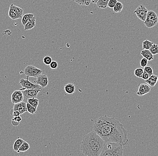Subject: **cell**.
<instances>
[{
  "label": "cell",
  "instance_id": "35",
  "mask_svg": "<svg viewBox=\"0 0 158 156\" xmlns=\"http://www.w3.org/2000/svg\"><path fill=\"white\" fill-rule=\"evenodd\" d=\"M143 86L146 94H148V93H149L151 91V87L147 84H146L143 83Z\"/></svg>",
  "mask_w": 158,
  "mask_h": 156
},
{
  "label": "cell",
  "instance_id": "9",
  "mask_svg": "<svg viewBox=\"0 0 158 156\" xmlns=\"http://www.w3.org/2000/svg\"><path fill=\"white\" fill-rule=\"evenodd\" d=\"M28 77L27 79L21 78L20 79V83L23 88L26 89H42V88L39 85L31 82L28 80Z\"/></svg>",
  "mask_w": 158,
  "mask_h": 156
},
{
  "label": "cell",
  "instance_id": "14",
  "mask_svg": "<svg viewBox=\"0 0 158 156\" xmlns=\"http://www.w3.org/2000/svg\"><path fill=\"white\" fill-rule=\"evenodd\" d=\"M141 55L150 61L154 59V55L151 53L149 50L144 49L143 50H141Z\"/></svg>",
  "mask_w": 158,
  "mask_h": 156
},
{
  "label": "cell",
  "instance_id": "37",
  "mask_svg": "<svg viewBox=\"0 0 158 156\" xmlns=\"http://www.w3.org/2000/svg\"><path fill=\"white\" fill-rule=\"evenodd\" d=\"M13 119H14V120H15V121H17V122H21L22 120V118L20 116L14 117Z\"/></svg>",
  "mask_w": 158,
  "mask_h": 156
},
{
  "label": "cell",
  "instance_id": "11",
  "mask_svg": "<svg viewBox=\"0 0 158 156\" xmlns=\"http://www.w3.org/2000/svg\"><path fill=\"white\" fill-rule=\"evenodd\" d=\"M35 84L39 85L42 88L46 87L48 85V77L46 74H42L37 77L36 81L34 82Z\"/></svg>",
  "mask_w": 158,
  "mask_h": 156
},
{
  "label": "cell",
  "instance_id": "32",
  "mask_svg": "<svg viewBox=\"0 0 158 156\" xmlns=\"http://www.w3.org/2000/svg\"><path fill=\"white\" fill-rule=\"evenodd\" d=\"M148 60H147L146 58H144V57L142 58L140 62L141 66V67H143V68H144V67H146V65H147V64H148Z\"/></svg>",
  "mask_w": 158,
  "mask_h": 156
},
{
  "label": "cell",
  "instance_id": "30",
  "mask_svg": "<svg viewBox=\"0 0 158 156\" xmlns=\"http://www.w3.org/2000/svg\"><path fill=\"white\" fill-rule=\"evenodd\" d=\"M52 61V58L49 56H46L43 59V63L46 65H50Z\"/></svg>",
  "mask_w": 158,
  "mask_h": 156
},
{
  "label": "cell",
  "instance_id": "13",
  "mask_svg": "<svg viewBox=\"0 0 158 156\" xmlns=\"http://www.w3.org/2000/svg\"><path fill=\"white\" fill-rule=\"evenodd\" d=\"M36 25V17H34L29 20L28 22L24 25V30H31L35 27Z\"/></svg>",
  "mask_w": 158,
  "mask_h": 156
},
{
  "label": "cell",
  "instance_id": "31",
  "mask_svg": "<svg viewBox=\"0 0 158 156\" xmlns=\"http://www.w3.org/2000/svg\"><path fill=\"white\" fill-rule=\"evenodd\" d=\"M117 2V0H109L107 7L110 8H113Z\"/></svg>",
  "mask_w": 158,
  "mask_h": 156
},
{
  "label": "cell",
  "instance_id": "25",
  "mask_svg": "<svg viewBox=\"0 0 158 156\" xmlns=\"http://www.w3.org/2000/svg\"><path fill=\"white\" fill-rule=\"evenodd\" d=\"M137 94L139 96H143L146 94L144 88L143 83L139 84L138 90L137 92Z\"/></svg>",
  "mask_w": 158,
  "mask_h": 156
},
{
  "label": "cell",
  "instance_id": "17",
  "mask_svg": "<svg viewBox=\"0 0 158 156\" xmlns=\"http://www.w3.org/2000/svg\"><path fill=\"white\" fill-rule=\"evenodd\" d=\"M34 15L33 14H26L23 16L22 18V24L24 26L30 19L34 17Z\"/></svg>",
  "mask_w": 158,
  "mask_h": 156
},
{
  "label": "cell",
  "instance_id": "3",
  "mask_svg": "<svg viewBox=\"0 0 158 156\" xmlns=\"http://www.w3.org/2000/svg\"><path fill=\"white\" fill-rule=\"evenodd\" d=\"M123 145L117 143L106 142L99 156H122Z\"/></svg>",
  "mask_w": 158,
  "mask_h": 156
},
{
  "label": "cell",
  "instance_id": "39",
  "mask_svg": "<svg viewBox=\"0 0 158 156\" xmlns=\"http://www.w3.org/2000/svg\"><path fill=\"white\" fill-rule=\"evenodd\" d=\"M98 1H99V0H91V3H92V4H96L97 2Z\"/></svg>",
  "mask_w": 158,
  "mask_h": 156
},
{
  "label": "cell",
  "instance_id": "2",
  "mask_svg": "<svg viewBox=\"0 0 158 156\" xmlns=\"http://www.w3.org/2000/svg\"><path fill=\"white\" fill-rule=\"evenodd\" d=\"M105 143L93 130L84 136L80 144L81 150L84 156H99Z\"/></svg>",
  "mask_w": 158,
  "mask_h": 156
},
{
  "label": "cell",
  "instance_id": "34",
  "mask_svg": "<svg viewBox=\"0 0 158 156\" xmlns=\"http://www.w3.org/2000/svg\"><path fill=\"white\" fill-rule=\"evenodd\" d=\"M10 115L14 117L20 116L21 114L18 111H13V109H12L10 111Z\"/></svg>",
  "mask_w": 158,
  "mask_h": 156
},
{
  "label": "cell",
  "instance_id": "28",
  "mask_svg": "<svg viewBox=\"0 0 158 156\" xmlns=\"http://www.w3.org/2000/svg\"><path fill=\"white\" fill-rule=\"evenodd\" d=\"M145 82L151 87H154L157 83L155 82V81H154L151 77H149L148 79L146 80Z\"/></svg>",
  "mask_w": 158,
  "mask_h": 156
},
{
  "label": "cell",
  "instance_id": "18",
  "mask_svg": "<svg viewBox=\"0 0 158 156\" xmlns=\"http://www.w3.org/2000/svg\"><path fill=\"white\" fill-rule=\"evenodd\" d=\"M109 0H99L96 5L99 8L106 9L107 7Z\"/></svg>",
  "mask_w": 158,
  "mask_h": 156
},
{
  "label": "cell",
  "instance_id": "15",
  "mask_svg": "<svg viewBox=\"0 0 158 156\" xmlns=\"http://www.w3.org/2000/svg\"><path fill=\"white\" fill-rule=\"evenodd\" d=\"M64 90L67 94L72 95L76 91L75 85L72 83L67 84L64 86Z\"/></svg>",
  "mask_w": 158,
  "mask_h": 156
},
{
  "label": "cell",
  "instance_id": "26",
  "mask_svg": "<svg viewBox=\"0 0 158 156\" xmlns=\"http://www.w3.org/2000/svg\"><path fill=\"white\" fill-rule=\"evenodd\" d=\"M143 72V69H142V68H138L135 69V70H134V74L135 76L137 77H138V78H141Z\"/></svg>",
  "mask_w": 158,
  "mask_h": 156
},
{
  "label": "cell",
  "instance_id": "5",
  "mask_svg": "<svg viewBox=\"0 0 158 156\" xmlns=\"http://www.w3.org/2000/svg\"><path fill=\"white\" fill-rule=\"evenodd\" d=\"M23 10L22 9L14 4L10 5L8 12V15L12 20H18L22 18L23 16Z\"/></svg>",
  "mask_w": 158,
  "mask_h": 156
},
{
  "label": "cell",
  "instance_id": "21",
  "mask_svg": "<svg viewBox=\"0 0 158 156\" xmlns=\"http://www.w3.org/2000/svg\"><path fill=\"white\" fill-rule=\"evenodd\" d=\"M124 7V5L121 2L118 1L115 7L113 8V10L115 13L121 12Z\"/></svg>",
  "mask_w": 158,
  "mask_h": 156
},
{
  "label": "cell",
  "instance_id": "29",
  "mask_svg": "<svg viewBox=\"0 0 158 156\" xmlns=\"http://www.w3.org/2000/svg\"><path fill=\"white\" fill-rule=\"evenodd\" d=\"M144 71L148 73L150 76L152 75L153 74V69L151 66L146 65V67H144L143 69Z\"/></svg>",
  "mask_w": 158,
  "mask_h": 156
},
{
  "label": "cell",
  "instance_id": "20",
  "mask_svg": "<svg viewBox=\"0 0 158 156\" xmlns=\"http://www.w3.org/2000/svg\"><path fill=\"white\" fill-rule=\"evenodd\" d=\"M28 102L36 109H37L39 105V100L36 98H28Z\"/></svg>",
  "mask_w": 158,
  "mask_h": 156
},
{
  "label": "cell",
  "instance_id": "36",
  "mask_svg": "<svg viewBox=\"0 0 158 156\" xmlns=\"http://www.w3.org/2000/svg\"><path fill=\"white\" fill-rule=\"evenodd\" d=\"M150 77V75L144 71L143 73V75L141 76V78L144 80H147Z\"/></svg>",
  "mask_w": 158,
  "mask_h": 156
},
{
  "label": "cell",
  "instance_id": "4",
  "mask_svg": "<svg viewBox=\"0 0 158 156\" xmlns=\"http://www.w3.org/2000/svg\"><path fill=\"white\" fill-rule=\"evenodd\" d=\"M158 17L157 14L153 10H149L147 12L144 24L147 28H151L157 25Z\"/></svg>",
  "mask_w": 158,
  "mask_h": 156
},
{
  "label": "cell",
  "instance_id": "1",
  "mask_svg": "<svg viewBox=\"0 0 158 156\" xmlns=\"http://www.w3.org/2000/svg\"><path fill=\"white\" fill-rule=\"evenodd\" d=\"M93 130L105 142L117 143L123 146L129 143L127 130L115 117L106 116L100 117L94 123Z\"/></svg>",
  "mask_w": 158,
  "mask_h": 156
},
{
  "label": "cell",
  "instance_id": "19",
  "mask_svg": "<svg viewBox=\"0 0 158 156\" xmlns=\"http://www.w3.org/2000/svg\"><path fill=\"white\" fill-rule=\"evenodd\" d=\"M30 149V145L28 142L26 141H24V142L23 143V144L21 145L20 148H19V150L17 152H24L27 151L29 149Z\"/></svg>",
  "mask_w": 158,
  "mask_h": 156
},
{
  "label": "cell",
  "instance_id": "10",
  "mask_svg": "<svg viewBox=\"0 0 158 156\" xmlns=\"http://www.w3.org/2000/svg\"><path fill=\"white\" fill-rule=\"evenodd\" d=\"M11 98L12 103L15 104L23 101L24 96L21 90H15L11 95Z\"/></svg>",
  "mask_w": 158,
  "mask_h": 156
},
{
  "label": "cell",
  "instance_id": "7",
  "mask_svg": "<svg viewBox=\"0 0 158 156\" xmlns=\"http://www.w3.org/2000/svg\"><path fill=\"white\" fill-rule=\"evenodd\" d=\"M148 10L144 5H140L134 11L139 20L143 22H145Z\"/></svg>",
  "mask_w": 158,
  "mask_h": 156
},
{
  "label": "cell",
  "instance_id": "8",
  "mask_svg": "<svg viewBox=\"0 0 158 156\" xmlns=\"http://www.w3.org/2000/svg\"><path fill=\"white\" fill-rule=\"evenodd\" d=\"M20 90H21L24 96V98L28 100V98H36L38 93L42 90V89H26L22 88Z\"/></svg>",
  "mask_w": 158,
  "mask_h": 156
},
{
  "label": "cell",
  "instance_id": "22",
  "mask_svg": "<svg viewBox=\"0 0 158 156\" xmlns=\"http://www.w3.org/2000/svg\"><path fill=\"white\" fill-rule=\"evenodd\" d=\"M27 112L30 113L31 114H35L37 112V110L36 108H35L33 106L31 105L29 103H27Z\"/></svg>",
  "mask_w": 158,
  "mask_h": 156
},
{
  "label": "cell",
  "instance_id": "23",
  "mask_svg": "<svg viewBox=\"0 0 158 156\" xmlns=\"http://www.w3.org/2000/svg\"><path fill=\"white\" fill-rule=\"evenodd\" d=\"M153 44V42H151L149 40H145L143 42V49L145 50H149Z\"/></svg>",
  "mask_w": 158,
  "mask_h": 156
},
{
  "label": "cell",
  "instance_id": "38",
  "mask_svg": "<svg viewBox=\"0 0 158 156\" xmlns=\"http://www.w3.org/2000/svg\"><path fill=\"white\" fill-rule=\"evenodd\" d=\"M11 123H12V125L13 126H17L20 125V122H17V121H15L14 120L13 118H12V121H11Z\"/></svg>",
  "mask_w": 158,
  "mask_h": 156
},
{
  "label": "cell",
  "instance_id": "16",
  "mask_svg": "<svg viewBox=\"0 0 158 156\" xmlns=\"http://www.w3.org/2000/svg\"><path fill=\"white\" fill-rule=\"evenodd\" d=\"M24 140L20 138H18L17 140L15 141L13 145V149L15 151L18 152L19 150V148L20 147L21 145L24 142Z\"/></svg>",
  "mask_w": 158,
  "mask_h": 156
},
{
  "label": "cell",
  "instance_id": "27",
  "mask_svg": "<svg viewBox=\"0 0 158 156\" xmlns=\"http://www.w3.org/2000/svg\"><path fill=\"white\" fill-rule=\"evenodd\" d=\"M149 50L154 55H157L158 54V45L154 44Z\"/></svg>",
  "mask_w": 158,
  "mask_h": 156
},
{
  "label": "cell",
  "instance_id": "12",
  "mask_svg": "<svg viewBox=\"0 0 158 156\" xmlns=\"http://www.w3.org/2000/svg\"><path fill=\"white\" fill-rule=\"evenodd\" d=\"M12 109L13 111H18L20 113L21 115L27 112V103L22 101L14 104V107Z\"/></svg>",
  "mask_w": 158,
  "mask_h": 156
},
{
  "label": "cell",
  "instance_id": "33",
  "mask_svg": "<svg viewBox=\"0 0 158 156\" xmlns=\"http://www.w3.org/2000/svg\"><path fill=\"white\" fill-rule=\"evenodd\" d=\"M50 67L52 69H56L58 67V63L56 61H52L50 64Z\"/></svg>",
  "mask_w": 158,
  "mask_h": 156
},
{
  "label": "cell",
  "instance_id": "6",
  "mask_svg": "<svg viewBox=\"0 0 158 156\" xmlns=\"http://www.w3.org/2000/svg\"><path fill=\"white\" fill-rule=\"evenodd\" d=\"M43 73L41 69L36 68L33 65H28L24 69V74L27 77H33L37 78Z\"/></svg>",
  "mask_w": 158,
  "mask_h": 156
},
{
  "label": "cell",
  "instance_id": "24",
  "mask_svg": "<svg viewBox=\"0 0 158 156\" xmlns=\"http://www.w3.org/2000/svg\"><path fill=\"white\" fill-rule=\"evenodd\" d=\"M80 6H89L90 4L91 0H73Z\"/></svg>",
  "mask_w": 158,
  "mask_h": 156
}]
</instances>
